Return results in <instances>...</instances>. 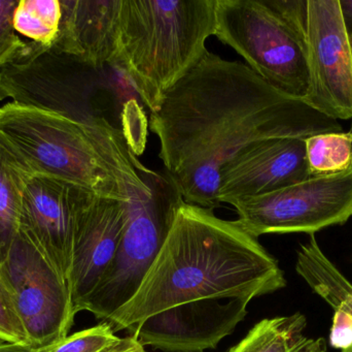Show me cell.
<instances>
[{
	"label": "cell",
	"instance_id": "cell-1",
	"mask_svg": "<svg viewBox=\"0 0 352 352\" xmlns=\"http://www.w3.org/2000/svg\"><path fill=\"white\" fill-rule=\"evenodd\" d=\"M159 157L184 202L215 209L221 171L248 147L273 138L343 132L239 61L207 51L151 113Z\"/></svg>",
	"mask_w": 352,
	"mask_h": 352
},
{
	"label": "cell",
	"instance_id": "cell-2",
	"mask_svg": "<svg viewBox=\"0 0 352 352\" xmlns=\"http://www.w3.org/2000/svg\"><path fill=\"white\" fill-rule=\"evenodd\" d=\"M287 285L278 262L237 220L184 202L135 295L107 322L131 331L169 308L205 299L256 298Z\"/></svg>",
	"mask_w": 352,
	"mask_h": 352
},
{
	"label": "cell",
	"instance_id": "cell-3",
	"mask_svg": "<svg viewBox=\"0 0 352 352\" xmlns=\"http://www.w3.org/2000/svg\"><path fill=\"white\" fill-rule=\"evenodd\" d=\"M0 145L27 173L131 203L152 194L154 171L105 118L78 120L14 103L0 107Z\"/></svg>",
	"mask_w": 352,
	"mask_h": 352
},
{
	"label": "cell",
	"instance_id": "cell-4",
	"mask_svg": "<svg viewBox=\"0 0 352 352\" xmlns=\"http://www.w3.org/2000/svg\"><path fill=\"white\" fill-rule=\"evenodd\" d=\"M217 0H120L111 65L133 85L151 113L208 50Z\"/></svg>",
	"mask_w": 352,
	"mask_h": 352
},
{
	"label": "cell",
	"instance_id": "cell-5",
	"mask_svg": "<svg viewBox=\"0 0 352 352\" xmlns=\"http://www.w3.org/2000/svg\"><path fill=\"white\" fill-rule=\"evenodd\" d=\"M306 18L307 0H217L214 37L269 85L303 101Z\"/></svg>",
	"mask_w": 352,
	"mask_h": 352
},
{
	"label": "cell",
	"instance_id": "cell-6",
	"mask_svg": "<svg viewBox=\"0 0 352 352\" xmlns=\"http://www.w3.org/2000/svg\"><path fill=\"white\" fill-rule=\"evenodd\" d=\"M150 181V196L128 203L129 215L115 260L85 304L84 311L97 320L107 322L135 295L184 203L175 182L164 169L154 171Z\"/></svg>",
	"mask_w": 352,
	"mask_h": 352
},
{
	"label": "cell",
	"instance_id": "cell-7",
	"mask_svg": "<svg viewBox=\"0 0 352 352\" xmlns=\"http://www.w3.org/2000/svg\"><path fill=\"white\" fill-rule=\"evenodd\" d=\"M237 221L250 235L316 231L352 216V165L343 173L309 178L270 194L232 202Z\"/></svg>",
	"mask_w": 352,
	"mask_h": 352
},
{
	"label": "cell",
	"instance_id": "cell-8",
	"mask_svg": "<svg viewBox=\"0 0 352 352\" xmlns=\"http://www.w3.org/2000/svg\"><path fill=\"white\" fill-rule=\"evenodd\" d=\"M0 271L29 344L41 349L68 336L76 313L67 279L21 229Z\"/></svg>",
	"mask_w": 352,
	"mask_h": 352
},
{
	"label": "cell",
	"instance_id": "cell-9",
	"mask_svg": "<svg viewBox=\"0 0 352 352\" xmlns=\"http://www.w3.org/2000/svg\"><path fill=\"white\" fill-rule=\"evenodd\" d=\"M306 45L304 103L331 119H352V52L340 0H307Z\"/></svg>",
	"mask_w": 352,
	"mask_h": 352
},
{
	"label": "cell",
	"instance_id": "cell-10",
	"mask_svg": "<svg viewBox=\"0 0 352 352\" xmlns=\"http://www.w3.org/2000/svg\"><path fill=\"white\" fill-rule=\"evenodd\" d=\"M94 196L62 180L25 174L20 229L47 254L66 279L78 221Z\"/></svg>",
	"mask_w": 352,
	"mask_h": 352
},
{
	"label": "cell",
	"instance_id": "cell-11",
	"mask_svg": "<svg viewBox=\"0 0 352 352\" xmlns=\"http://www.w3.org/2000/svg\"><path fill=\"white\" fill-rule=\"evenodd\" d=\"M248 304L237 298L188 302L150 316L130 332L144 347L203 352L234 332L245 318Z\"/></svg>",
	"mask_w": 352,
	"mask_h": 352
},
{
	"label": "cell",
	"instance_id": "cell-12",
	"mask_svg": "<svg viewBox=\"0 0 352 352\" xmlns=\"http://www.w3.org/2000/svg\"><path fill=\"white\" fill-rule=\"evenodd\" d=\"M305 138L256 143L221 169L217 202L262 196L309 179Z\"/></svg>",
	"mask_w": 352,
	"mask_h": 352
},
{
	"label": "cell",
	"instance_id": "cell-13",
	"mask_svg": "<svg viewBox=\"0 0 352 352\" xmlns=\"http://www.w3.org/2000/svg\"><path fill=\"white\" fill-rule=\"evenodd\" d=\"M128 215V203L95 194L80 216L67 276L76 314L84 311L85 304L115 260Z\"/></svg>",
	"mask_w": 352,
	"mask_h": 352
},
{
	"label": "cell",
	"instance_id": "cell-14",
	"mask_svg": "<svg viewBox=\"0 0 352 352\" xmlns=\"http://www.w3.org/2000/svg\"><path fill=\"white\" fill-rule=\"evenodd\" d=\"M62 20L55 48L92 68L111 65L120 0H61Z\"/></svg>",
	"mask_w": 352,
	"mask_h": 352
},
{
	"label": "cell",
	"instance_id": "cell-15",
	"mask_svg": "<svg viewBox=\"0 0 352 352\" xmlns=\"http://www.w3.org/2000/svg\"><path fill=\"white\" fill-rule=\"evenodd\" d=\"M306 327L302 313L265 318L227 352H327L326 340L306 336Z\"/></svg>",
	"mask_w": 352,
	"mask_h": 352
},
{
	"label": "cell",
	"instance_id": "cell-16",
	"mask_svg": "<svg viewBox=\"0 0 352 352\" xmlns=\"http://www.w3.org/2000/svg\"><path fill=\"white\" fill-rule=\"evenodd\" d=\"M296 271L333 309L344 310L352 316V284L327 258L314 235L300 247Z\"/></svg>",
	"mask_w": 352,
	"mask_h": 352
},
{
	"label": "cell",
	"instance_id": "cell-17",
	"mask_svg": "<svg viewBox=\"0 0 352 352\" xmlns=\"http://www.w3.org/2000/svg\"><path fill=\"white\" fill-rule=\"evenodd\" d=\"M25 172L0 145V264L20 231Z\"/></svg>",
	"mask_w": 352,
	"mask_h": 352
},
{
	"label": "cell",
	"instance_id": "cell-18",
	"mask_svg": "<svg viewBox=\"0 0 352 352\" xmlns=\"http://www.w3.org/2000/svg\"><path fill=\"white\" fill-rule=\"evenodd\" d=\"M61 20V0H21L14 8L12 26L32 43L50 48L59 34Z\"/></svg>",
	"mask_w": 352,
	"mask_h": 352
},
{
	"label": "cell",
	"instance_id": "cell-19",
	"mask_svg": "<svg viewBox=\"0 0 352 352\" xmlns=\"http://www.w3.org/2000/svg\"><path fill=\"white\" fill-rule=\"evenodd\" d=\"M306 161L310 178L329 177L351 167V132H327L305 138Z\"/></svg>",
	"mask_w": 352,
	"mask_h": 352
},
{
	"label": "cell",
	"instance_id": "cell-20",
	"mask_svg": "<svg viewBox=\"0 0 352 352\" xmlns=\"http://www.w3.org/2000/svg\"><path fill=\"white\" fill-rule=\"evenodd\" d=\"M113 327L107 322L74 333L61 340L37 349V352H104L120 342Z\"/></svg>",
	"mask_w": 352,
	"mask_h": 352
},
{
	"label": "cell",
	"instance_id": "cell-21",
	"mask_svg": "<svg viewBox=\"0 0 352 352\" xmlns=\"http://www.w3.org/2000/svg\"><path fill=\"white\" fill-rule=\"evenodd\" d=\"M0 340L28 343L26 331L16 313L12 293L0 271Z\"/></svg>",
	"mask_w": 352,
	"mask_h": 352
},
{
	"label": "cell",
	"instance_id": "cell-22",
	"mask_svg": "<svg viewBox=\"0 0 352 352\" xmlns=\"http://www.w3.org/2000/svg\"><path fill=\"white\" fill-rule=\"evenodd\" d=\"M18 1L0 0V68L12 61L26 48L12 26V16Z\"/></svg>",
	"mask_w": 352,
	"mask_h": 352
},
{
	"label": "cell",
	"instance_id": "cell-23",
	"mask_svg": "<svg viewBox=\"0 0 352 352\" xmlns=\"http://www.w3.org/2000/svg\"><path fill=\"white\" fill-rule=\"evenodd\" d=\"M330 344L334 349H349L352 345V316L344 310H335L330 333Z\"/></svg>",
	"mask_w": 352,
	"mask_h": 352
},
{
	"label": "cell",
	"instance_id": "cell-24",
	"mask_svg": "<svg viewBox=\"0 0 352 352\" xmlns=\"http://www.w3.org/2000/svg\"><path fill=\"white\" fill-rule=\"evenodd\" d=\"M104 352H146L144 347L133 336L121 338L115 346Z\"/></svg>",
	"mask_w": 352,
	"mask_h": 352
},
{
	"label": "cell",
	"instance_id": "cell-25",
	"mask_svg": "<svg viewBox=\"0 0 352 352\" xmlns=\"http://www.w3.org/2000/svg\"><path fill=\"white\" fill-rule=\"evenodd\" d=\"M0 352H37V349L28 343L0 340Z\"/></svg>",
	"mask_w": 352,
	"mask_h": 352
},
{
	"label": "cell",
	"instance_id": "cell-26",
	"mask_svg": "<svg viewBox=\"0 0 352 352\" xmlns=\"http://www.w3.org/2000/svg\"><path fill=\"white\" fill-rule=\"evenodd\" d=\"M343 22L349 34L352 33V0H340Z\"/></svg>",
	"mask_w": 352,
	"mask_h": 352
},
{
	"label": "cell",
	"instance_id": "cell-27",
	"mask_svg": "<svg viewBox=\"0 0 352 352\" xmlns=\"http://www.w3.org/2000/svg\"><path fill=\"white\" fill-rule=\"evenodd\" d=\"M341 352H352V345L351 346H349V349H343Z\"/></svg>",
	"mask_w": 352,
	"mask_h": 352
},
{
	"label": "cell",
	"instance_id": "cell-28",
	"mask_svg": "<svg viewBox=\"0 0 352 352\" xmlns=\"http://www.w3.org/2000/svg\"><path fill=\"white\" fill-rule=\"evenodd\" d=\"M349 41H351V52H352V33L349 34Z\"/></svg>",
	"mask_w": 352,
	"mask_h": 352
},
{
	"label": "cell",
	"instance_id": "cell-29",
	"mask_svg": "<svg viewBox=\"0 0 352 352\" xmlns=\"http://www.w3.org/2000/svg\"><path fill=\"white\" fill-rule=\"evenodd\" d=\"M349 132H351V136H352V122H351V130H349ZM351 165H352V157H351Z\"/></svg>",
	"mask_w": 352,
	"mask_h": 352
}]
</instances>
